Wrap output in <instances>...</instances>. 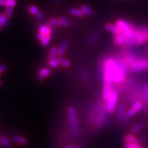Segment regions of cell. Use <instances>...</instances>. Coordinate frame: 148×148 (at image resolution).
Here are the masks:
<instances>
[{
    "mask_svg": "<svg viewBox=\"0 0 148 148\" xmlns=\"http://www.w3.org/2000/svg\"><path fill=\"white\" fill-rule=\"evenodd\" d=\"M130 71L127 64L120 56H106L100 63V75L102 83L121 84Z\"/></svg>",
    "mask_w": 148,
    "mask_h": 148,
    "instance_id": "cell-1",
    "label": "cell"
},
{
    "mask_svg": "<svg viewBox=\"0 0 148 148\" xmlns=\"http://www.w3.org/2000/svg\"><path fill=\"white\" fill-rule=\"evenodd\" d=\"M148 27L144 25H136L134 32L131 36L127 37L123 47L129 48L138 47L143 45L147 40Z\"/></svg>",
    "mask_w": 148,
    "mask_h": 148,
    "instance_id": "cell-2",
    "label": "cell"
},
{
    "mask_svg": "<svg viewBox=\"0 0 148 148\" xmlns=\"http://www.w3.org/2000/svg\"><path fill=\"white\" fill-rule=\"evenodd\" d=\"M108 114L109 113L106 110V101H103L100 109L98 111L95 117L94 118L91 125H90V126H91L92 130L97 132L107 125V123L109 121Z\"/></svg>",
    "mask_w": 148,
    "mask_h": 148,
    "instance_id": "cell-3",
    "label": "cell"
},
{
    "mask_svg": "<svg viewBox=\"0 0 148 148\" xmlns=\"http://www.w3.org/2000/svg\"><path fill=\"white\" fill-rule=\"evenodd\" d=\"M67 114L72 136L73 138H76L78 137L79 134V125L76 110L73 106H69L67 108Z\"/></svg>",
    "mask_w": 148,
    "mask_h": 148,
    "instance_id": "cell-4",
    "label": "cell"
},
{
    "mask_svg": "<svg viewBox=\"0 0 148 148\" xmlns=\"http://www.w3.org/2000/svg\"><path fill=\"white\" fill-rule=\"evenodd\" d=\"M130 71L140 73L148 70V59L141 56H135L134 58L129 64Z\"/></svg>",
    "mask_w": 148,
    "mask_h": 148,
    "instance_id": "cell-5",
    "label": "cell"
},
{
    "mask_svg": "<svg viewBox=\"0 0 148 148\" xmlns=\"http://www.w3.org/2000/svg\"><path fill=\"white\" fill-rule=\"evenodd\" d=\"M119 90L117 88H114L112 90V93L110 94V97L106 101V110L109 114L114 113V111L116 110V106H117L118 99H119Z\"/></svg>",
    "mask_w": 148,
    "mask_h": 148,
    "instance_id": "cell-6",
    "label": "cell"
},
{
    "mask_svg": "<svg viewBox=\"0 0 148 148\" xmlns=\"http://www.w3.org/2000/svg\"><path fill=\"white\" fill-rule=\"evenodd\" d=\"M115 24L118 27V28L119 29V30L126 36V38L132 34V33L134 31L135 26H136V25H133L132 23L127 22L125 20L121 19V18L116 20Z\"/></svg>",
    "mask_w": 148,
    "mask_h": 148,
    "instance_id": "cell-7",
    "label": "cell"
},
{
    "mask_svg": "<svg viewBox=\"0 0 148 148\" xmlns=\"http://www.w3.org/2000/svg\"><path fill=\"white\" fill-rule=\"evenodd\" d=\"M143 108V103L140 101H134V103L132 104V107L129 108L126 112V116L127 119H130L135 116V114L140 112Z\"/></svg>",
    "mask_w": 148,
    "mask_h": 148,
    "instance_id": "cell-8",
    "label": "cell"
},
{
    "mask_svg": "<svg viewBox=\"0 0 148 148\" xmlns=\"http://www.w3.org/2000/svg\"><path fill=\"white\" fill-rule=\"evenodd\" d=\"M114 84L112 83H103L102 88V93H101V97L103 101H106L110 97V94L112 93V90L114 88Z\"/></svg>",
    "mask_w": 148,
    "mask_h": 148,
    "instance_id": "cell-9",
    "label": "cell"
},
{
    "mask_svg": "<svg viewBox=\"0 0 148 148\" xmlns=\"http://www.w3.org/2000/svg\"><path fill=\"white\" fill-rule=\"evenodd\" d=\"M116 116H117L118 119L120 121L123 122V123H125L127 121V117L126 116V112H125L124 108H123L122 105H117L116 108Z\"/></svg>",
    "mask_w": 148,
    "mask_h": 148,
    "instance_id": "cell-10",
    "label": "cell"
},
{
    "mask_svg": "<svg viewBox=\"0 0 148 148\" xmlns=\"http://www.w3.org/2000/svg\"><path fill=\"white\" fill-rule=\"evenodd\" d=\"M51 69L48 67H42L38 70L37 73V78L40 82H42L50 75Z\"/></svg>",
    "mask_w": 148,
    "mask_h": 148,
    "instance_id": "cell-11",
    "label": "cell"
},
{
    "mask_svg": "<svg viewBox=\"0 0 148 148\" xmlns=\"http://www.w3.org/2000/svg\"><path fill=\"white\" fill-rule=\"evenodd\" d=\"M145 123L143 121H139L138 123H135L134 125H133L130 130V133L132 134L136 135L138 134V133L141 132L145 128Z\"/></svg>",
    "mask_w": 148,
    "mask_h": 148,
    "instance_id": "cell-12",
    "label": "cell"
},
{
    "mask_svg": "<svg viewBox=\"0 0 148 148\" xmlns=\"http://www.w3.org/2000/svg\"><path fill=\"white\" fill-rule=\"evenodd\" d=\"M123 141L124 143H130V144H136V145H141L140 140L136 137V136L132 134H127L125 135L123 137Z\"/></svg>",
    "mask_w": 148,
    "mask_h": 148,
    "instance_id": "cell-13",
    "label": "cell"
},
{
    "mask_svg": "<svg viewBox=\"0 0 148 148\" xmlns=\"http://www.w3.org/2000/svg\"><path fill=\"white\" fill-rule=\"evenodd\" d=\"M38 32L42 33L45 36L51 35V33H52L51 26L48 24H39V25L38 26Z\"/></svg>",
    "mask_w": 148,
    "mask_h": 148,
    "instance_id": "cell-14",
    "label": "cell"
},
{
    "mask_svg": "<svg viewBox=\"0 0 148 148\" xmlns=\"http://www.w3.org/2000/svg\"><path fill=\"white\" fill-rule=\"evenodd\" d=\"M125 39H126V36H125V35L121 32L119 34L114 35L113 42L116 46H117V47H120V46L123 45Z\"/></svg>",
    "mask_w": 148,
    "mask_h": 148,
    "instance_id": "cell-15",
    "label": "cell"
},
{
    "mask_svg": "<svg viewBox=\"0 0 148 148\" xmlns=\"http://www.w3.org/2000/svg\"><path fill=\"white\" fill-rule=\"evenodd\" d=\"M12 140L14 143L20 145H26L28 143V140L25 136L21 134H14L12 136Z\"/></svg>",
    "mask_w": 148,
    "mask_h": 148,
    "instance_id": "cell-16",
    "label": "cell"
},
{
    "mask_svg": "<svg viewBox=\"0 0 148 148\" xmlns=\"http://www.w3.org/2000/svg\"><path fill=\"white\" fill-rule=\"evenodd\" d=\"M105 29L106 30H108V32L112 33L113 35L119 34L120 33H121V31L119 30V29L118 28V27L116 26V24L108 23L105 25Z\"/></svg>",
    "mask_w": 148,
    "mask_h": 148,
    "instance_id": "cell-17",
    "label": "cell"
},
{
    "mask_svg": "<svg viewBox=\"0 0 148 148\" xmlns=\"http://www.w3.org/2000/svg\"><path fill=\"white\" fill-rule=\"evenodd\" d=\"M79 75H80L81 78L82 79L83 82H84L85 84L86 85H90V79L89 75H88V72L86 71V70H85L83 68H81L79 71Z\"/></svg>",
    "mask_w": 148,
    "mask_h": 148,
    "instance_id": "cell-18",
    "label": "cell"
},
{
    "mask_svg": "<svg viewBox=\"0 0 148 148\" xmlns=\"http://www.w3.org/2000/svg\"><path fill=\"white\" fill-rule=\"evenodd\" d=\"M69 46V42L67 40H64L60 42V45L58 47V56H62L65 53Z\"/></svg>",
    "mask_w": 148,
    "mask_h": 148,
    "instance_id": "cell-19",
    "label": "cell"
},
{
    "mask_svg": "<svg viewBox=\"0 0 148 148\" xmlns=\"http://www.w3.org/2000/svg\"><path fill=\"white\" fill-rule=\"evenodd\" d=\"M57 56H58V48L55 47V46H52L49 49V55H48V60L56 58Z\"/></svg>",
    "mask_w": 148,
    "mask_h": 148,
    "instance_id": "cell-20",
    "label": "cell"
},
{
    "mask_svg": "<svg viewBox=\"0 0 148 148\" xmlns=\"http://www.w3.org/2000/svg\"><path fill=\"white\" fill-rule=\"evenodd\" d=\"M8 19L9 18L5 16L4 13L0 14V31L8 25Z\"/></svg>",
    "mask_w": 148,
    "mask_h": 148,
    "instance_id": "cell-21",
    "label": "cell"
},
{
    "mask_svg": "<svg viewBox=\"0 0 148 148\" xmlns=\"http://www.w3.org/2000/svg\"><path fill=\"white\" fill-rule=\"evenodd\" d=\"M69 12L72 16H77V17H82L84 16L82 11L81 9L77 8H71L69 10Z\"/></svg>",
    "mask_w": 148,
    "mask_h": 148,
    "instance_id": "cell-22",
    "label": "cell"
},
{
    "mask_svg": "<svg viewBox=\"0 0 148 148\" xmlns=\"http://www.w3.org/2000/svg\"><path fill=\"white\" fill-rule=\"evenodd\" d=\"M58 60L59 64H60V66H63L64 68H69L71 66V62L68 59L62 58L61 56H58Z\"/></svg>",
    "mask_w": 148,
    "mask_h": 148,
    "instance_id": "cell-23",
    "label": "cell"
},
{
    "mask_svg": "<svg viewBox=\"0 0 148 148\" xmlns=\"http://www.w3.org/2000/svg\"><path fill=\"white\" fill-rule=\"evenodd\" d=\"M80 9L82 10L84 15H86L87 16H92L93 15V12H92V9L89 6H88V5H82Z\"/></svg>",
    "mask_w": 148,
    "mask_h": 148,
    "instance_id": "cell-24",
    "label": "cell"
},
{
    "mask_svg": "<svg viewBox=\"0 0 148 148\" xmlns=\"http://www.w3.org/2000/svg\"><path fill=\"white\" fill-rule=\"evenodd\" d=\"M47 24L51 27H60V21L58 18H50L47 21Z\"/></svg>",
    "mask_w": 148,
    "mask_h": 148,
    "instance_id": "cell-25",
    "label": "cell"
},
{
    "mask_svg": "<svg viewBox=\"0 0 148 148\" xmlns=\"http://www.w3.org/2000/svg\"><path fill=\"white\" fill-rule=\"evenodd\" d=\"M59 21H60V25L62 27H67L71 25L72 23L71 21H69L67 18L64 17V16H60V17L58 18Z\"/></svg>",
    "mask_w": 148,
    "mask_h": 148,
    "instance_id": "cell-26",
    "label": "cell"
},
{
    "mask_svg": "<svg viewBox=\"0 0 148 148\" xmlns=\"http://www.w3.org/2000/svg\"><path fill=\"white\" fill-rule=\"evenodd\" d=\"M0 144L1 145L5 147H10L11 145L10 140H9L8 138H7L6 136H1V140H0Z\"/></svg>",
    "mask_w": 148,
    "mask_h": 148,
    "instance_id": "cell-27",
    "label": "cell"
},
{
    "mask_svg": "<svg viewBox=\"0 0 148 148\" xmlns=\"http://www.w3.org/2000/svg\"><path fill=\"white\" fill-rule=\"evenodd\" d=\"M48 64H49V66L52 69H58V68L60 66V64H59L58 57L56 58L53 59V60H48Z\"/></svg>",
    "mask_w": 148,
    "mask_h": 148,
    "instance_id": "cell-28",
    "label": "cell"
},
{
    "mask_svg": "<svg viewBox=\"0 0 148 148\" xmlns=\"http://www.w3.org/2000/svg\"><path fill=\"white\" fill-rule=\"evenodd\" d=\"M51 38H52L51 35H48V36H46L45 38H44L43 39L40 41L41 45L43 46V47H46V46H47L49 43H50V42L51 40Z\"/></svg>",
    "mask_w": 148,
    "mask_h": 148,
    "instance_id": "cell-29",
    "label": "cell"
},
{
    "mask_svg": "<svg viewBox=\"0 0 148 148\" xmlns=\"http://www.w3.org/2000/svg\"><path fill=\"white\" fill-rule=\"evenodd\" d=\"M28 11H29V13L32 14V15L36 16V14L39 12V9H38V8L36 6V5H31L29 7Z\"/></svg>",
    "mask_w": 148,
    "mask_h": 148,
    "instance_id": "cell-30",
    "label": "cell"
},
{
    "mask_svg": "<svg viewBox=\"0 0 148 148\" xmlns=\"http://www.w3.org/2000/svg\"><path fill=\"white\" fill-rule=\"evenodd\" d=\"M13 12H14V8H12V7H5L4 14L8 18L12 17Z\"/></svg>",
    "mask_w": 148,
    "mask_h": 148,
    "instance_id": "cell-31",
    "label": "cell"
},
{
    "mask_svg": "<svg viewBox=\"0 0 148 148\" xmlns=\"http://www.w3.org/2000/svg\"><path fill=\"white\" fill-rule=\"evenodd\" d=\"M35 18H36V21L38 22V23H41L42 20H43V18H44V13L42 11H40L39 10V12H38V13L36 14V15L35 16Z\"/></svg>",
    "mask_w": 148,
    "mask_h": 148,
    "instance_id": "cell-32",
    "label": "cell"
},
{
    "mask_svg": "<svg viewBox=\"0 0 148 148\" xmlns=\"http://www.w3.org/2000/svg\"><path fill=\"white\" fill-rule=\"evenodd\" d=\"M16 5V0H6L5 7H12L14 8Z\"/></svg>",
    "mask_w": 148,
    "mask_h": 148,
    "instance_id": "cell-33",
    "label": "cell"
},
{
    "mask_svg": "<svg viewBox=\"0 0 148 148\" xmlns=\"http://www.w3.org/2000/svg\"><path fill=\"white\" fill-rule=\"evenodd\" d=\"M124 148H143L141 145H136V144L124 143Z\"/></svg>",
    "mask_w": 148,
    "mask_h": 148,
    "instance_id": "cell-34",
    "label": "cell"
},
{
    "mask_svg": "<svg viewBox=\"0 0 148 148\" xmlns=\"http://www.w3.org/2000/svg\"><path fill=\"white\" fill-rule=\"evenodd\" d=\"M139 140L142 145L144 143H146V142H147L148 140V135L147 133H143V134H141V138H140V139Z\"/></svg>",
    "mask_w": 148,
    "mask_h": 148,
    "instance_id": "cell-35",
    "label": "cell"
},
{
    "mask_svg": "<svg viewBox=\"0 0 148 148\" xmlns=\"http://www.w3.org/2000/svg\"><path fill=\"white\" fill-rule=\"evenodd\" d=\"M45 36H46L45 35H44L43 34H42V33H40V32H38L36 34L37 40H39V41H41V40L43 39Z\"/></svg>",
    "mask_w": 148,
    "mask_h": 148,
    "instance_id": "cell-36",
    "label": "cell"
},
{
    "mask_svg": "<svg viewBox=\"0 0 148 148\" xmlns=\"http://www.w3.org/2000/svg\"><path fill=\"white\" fill-rule=\"evenodd\" d=\"M7 66L5 64H0V75L3 72L6 71Z\"/></svg>",
    "mask_w": 148,
    "mask_h": 148,
    "instance_id": "cell-37",
    "label": "cell"
},
{
    "mask_svg": "<svg viewBox=\"0 0 148 148\" xmlns=\"http://www.w3.org/2000/svg\"><path fill=\"white\" fill-rule=\"evenodd\" d=\"M6 0H0V6H5Z\"/></svg>",
    "mask_w": 148,
    "mask_h": 148,
    "instance_id": "cell-38",
    "label": "cell"
},
{
    "mask_svg": "<svg viewBox=\"0 0 148 148\" xmlns=\"http://www.w3.org/2000/svg\"><path fill=\"white\" fill-rule=\"evenodd\" d=\"M143 90L145 91L146 93L148 94V84H145L143 87Z\"/></svg>",
    "mask_w": 148,
    "mask_h": 148,
    "instance_id": "cell-39",
    "label": "cell"
},
{
    "mask_svg": "<svg viewBox=\"0 0 148 148\" xmlns=\"http://www.w3.org/2000/svg\"><path fill=\"white\" fill-rule=\"evenodd\" d=\"M53 1L54 2V3H56V4H58V3L60 2V0H53Z\"/></svg>",
    "mask_w": 148,
    "mask_h": 148,
    "instance_id": "cell-40",
    "label": "cell"
},
{
    "mask_svg": "<svg viewBox=\"0 0 148 148\" xmlns=\"http://www.w3.org/2000/svg\"><path fill=\"white\" fill-rule=\"evenodd\" d=\"M65 148H73V145H67Z\"/></svg>",
    "mask_w": 148,
    "mask_h": 148,
    "instance_id": "cell-41",
    "label": "cell"
},
{
    "mask_svg": "<svg viewBox=\"0 0 148 148\" xmlns=\"http://www.w3.org/2000/svg\"><path fill=\"white\" fill-rule=\"evenodd\" d=\"M73 148H80V147H79L78 145H73Z\"/></svg>",
    "mask_w": 148,
    "mask_h": 148,
    "instance_id": "cell-42",
    "label": "cell"
},
{
    "mask_svg": "<svg viewBox=\"0 0 148 148\" xmlns=\"http://www.w3.org/2000/svg\"><path fill=\"white\" fill-rule=\"evenodd\" d=\"M146 42L148 43V31H147V40H146Z\"/></svg>",
    "mask_w": 148,
    "mask_h": 148,
    "instance_id": "cell-43",
    "label": "cell"
},
{
    "mask_svg": "<svg viewBox=\"0 0 148 148\" xmlns=\"http://www.w3.org/2000/svg\"><path fill=\"white\" fill-rule=\"evenodd\" d=\"M1 84H2V82H1V80H0V86H1Z\"/></svg>",
    "mask_w": 148,
    "mask_h": 148,
    "instance_id": "cell-44",
    "label": "cell"
},
{
    "mask_svg": "<svg viewBox=\"0 0 148 148\" xmlns=\"http://www.w3.org/2000/svg\"><path fill=\"white\" fill-rule=\"evenodd\" d=\"M0 140H1V137H0Z\"/></svg>",
    "mask_w": 148,
    "mask_h": 148,
    "instance_id": "cell-45",
    "label": "cell"
}]
</instances>
